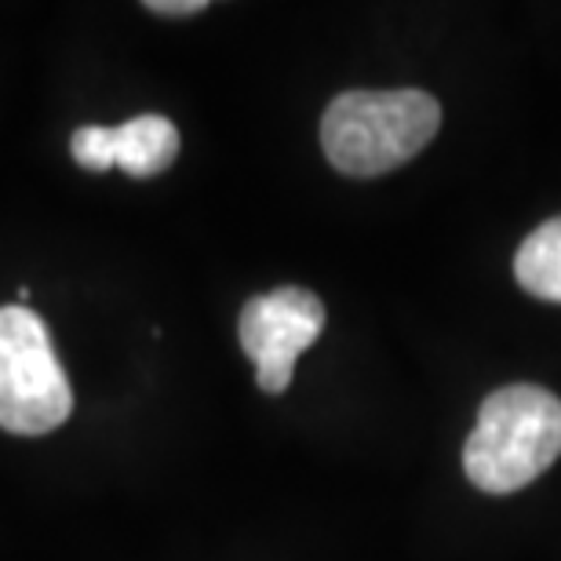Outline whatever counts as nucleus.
Segmentation results:
<instances>
[{
  "label": "nucleus",
  "mask_w": 561,
  "mask_h": 561,
  "mask_svg": "<svg viewBox=\"0 0 561 561\" xmlns=\"http://www.w3.org/2000/svg\"><path fill=\"white\" fill-rule=\"evenodd\" d=\"M561 456V398L514 383L492 390L463 445V470L474 489L507 496L547 474Z\"/></svg>",
  "instance_id": "nucleus-1"
},
{
  "label": "nucleus",
  "mask_w": 561,
  "mask_h": 561,
  "mask_svg": "<svg viewBox=\"0 0 561 561\" xmlns=\"http://www.w3.org/2000/svg\"><path fill=\"white\" fill-rule=\"evenodd\" d=\"M442 128V106L416 88L343 92L321 117V150L335 172L387 175L412 161Z\"/></svg>",
  "instance_id": "nucleus-2"
},
{
  "label": "nucleus",
  "mask_w": 561,
  "mask_h": 561,
  "mask_svg": "<svg viewBox=\"0 0 561 561\" xmlns=\"http://www.w3.org/2000/svg\"><path fill=\"white\" fill-rule=\"evenodd\" d=\"M15 296H19V307H22V302H30V288H26V285H22V288L15 291Z\"/></svg>",
  "instance_id": "nucleus-8"
},
{
  "label": "nucleus",
  "mask_w": 561,
  "mask_h": 561,
  "mask_svg": "<svg viewBox=\"0 0 561 561\" xmlns=\"http://www.w3.org/2000/svg\"><path fill=\"white\" fill-rule=\"evenodd\" d=\"M324 332V302L310 288L285 285L244 302L238 321L241 351L255 362L263 394H285L296 362Z\"/></svg>",
  "instance_id": "nucleus-4"
},
{
  "label": "nucleus",
  "mask_w": 561,
  "mask_h": 561,
  "mask_svg": "<svg viewBox=\"0 0 561 561\" xmlns=\"http://www.w3.org/2000/svg\"><path fill=\"white\" fill-rule=\"evenodd\" d=\"M514 277L529 296L561 307V216L547 219L522 241L514 255Z\"/></svg>",
  "instance_id": "nucleus-6"
},
{
  "label": "nucleus",
  "mask_w": 561,
  "mask_h": 561,
  "mask_svg": "<svg viewBox=\"0 0 561 561\" xmlns=\"http://www.w3.org/2000/svg\"><path fill=\"white\" fill-rule=\"evenodd\" d=\"M73 412V390L48 324L30 307H0V426L11 434H48Z\"/></svg>",
  "instance_id": "nucleus-3"
},
{
  "label": "nucleus",
  "mask_w": 561,
  "mask_h": 561,
  "mask_svg": "<svg viewBox=\"0 0 561 561\" xmlns=\"http://www.w3.org/2000/svg\"><path fill=\"white\" fill-rule=\"evenodd\" d=\"M73 161L84 172H110L121 168L131 179H153L168 172L179 157V131L161 114L131 117L117 128L84 125L70 139Z\"/></svg>",
  "instance_id": "nucleus-5"
},
{
  "label": "nucleus",
  "mask_w": 561,
  "mask_h": 561,
  "mask_svg": "<svg viewBox=\"0 0 561 561\" xmlns=\"http://www.w3.org/2000/svg\"><path fill=\"white\" fill-rule=\"evenodd\" d=\"M208 0H150L146 11H153V15H197V11H205Z\"/></svg>",
  "instance_id": "nucleus-7"
}]
</instances>
